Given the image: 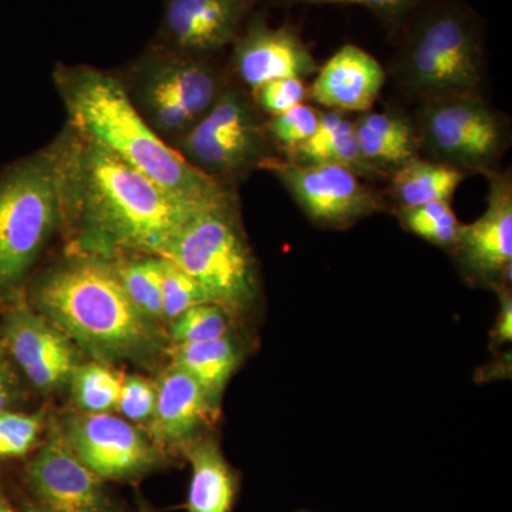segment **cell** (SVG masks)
<instances>
[{
	"mask_svg": "<svg viewBox=\"0 0 512 512\" xmlns=\"http://www.w3.org/2000/svg\"><path fill=\"white\" fill-rule=\"evenodd\" d=\"M56 143L62 163L63 224L76 225L77 242L86 254L110 259L161 256L185 220L201 207L168 194L70 127Z\"/></svg>",
	"mask_w": 512,
	"mask_h": 512,
	"instance_id": "obj_1",
	"label": "cell"
},
{
	"mask_svg": "<svg viewBox=\"0 0 512 512\" xmlns=\"http://www.w3.org/2000/svg\"><path fill=\"white\" fill-rule=\"evenodd\" d=\"M69 126L190 204H211L231 190L201 173L165 143L128 99L119 76L90 66L59 64L53 72Z\"/></svg>",
	"mask_w": 512,
	"mask_h": 512,
	"instance_id": "obj_2",
	"label": "cell"
},
{
	"mask_svg": "<svg viewBox=\"0 0 512 512\" xmlns=\"http://www.w3.org/2000/svg\"><path fill=\"white\" fill-rule=\"evenodd\" d=\"M33 305L80 348L100 362L151 359L161 333L121 285L114 259L73 254L45 272L32 291Z\"/></svg>",
	"mask_w": 512,
	"mask_h": 512,
	"instance_id": "obj_3",
	"label": "cell"
},
{
	"mask_svg": "<svg viewBox=\"0 0 512 512\" xmlns=\"http://www.w3.org/2000/svg\"><path fill=\"white\" fill-rule=\"evenodd\" d=\"M62 224V163L55 141L0 171V299L18 292Z\"/></svg>",
	"mask_w": 512,
	"mask_h": 512,
	"instance_id": "obj_4",
	"label": "cell"
},
{
	"mask_svg": "<svg viewBox=\"0 0 512 512\" xmlns=\"http://www.w3.org/2000/svg\"><path fill=\"white\" fill-rule=\"evenodd\" d=\"M161 258L170 259L197 279L212 302L232 316L254 308L259 295L258 272L234 195L192 212Z\"/></svg>",
	"mask_w": 512,
	"mask_h": 512,
	"instance_id": "obj_5",
	"label": "cell"
},
{
	"mask_svg": "<svg viewBox=\"0 0 512 512\" xmlns=\"http://www.w3.org/2000/svg\"><path fill=\"white\" fill-rule=\"evenodd\" d=\"M128 99L171 147L214 106L227 86L202 56L151 46L119 76Z\"/></svg>",
	"mask_w": 512,
	"mask_h": 512,
	"instance_id": "obj_6",
	"label": "cell"
},
{
	"mask_svg": "<svg viewBox=\"0 0 512 512\" xmlns=\"http://www.w3.org/2000/svg\"><path fill=\"white\" fill-rule=\"evenodd\" d=\"M397 76L407 92L426 100L476 93L483 40L473 13L453 3L421 13L400 52Z\"/></svg>",
	"mask_w": 512,
	"mask_h": 512,
	"instance_id": "obj_7",
	"label": "cell"
},
{
	"mask_svg": "<svg viewBox=\"0 0 512 512\" xmlns=\"http://www.w3.org/2000/svg\"><path fill=\"white\" fill-rule=\"evenodd\" d=\"M201 173L225 185L261 167L268 158V130L247 93L227 83L214 106L173 146Z\"/></svg>",
	"mask_w": 512,
	"mask_h": 512,
	"instance_id": "obj_8",
	"label": "cell"
},
{
	"mask_svg": "<svg viewBox=\"0 0 512 512\" xmlns=\"http://www.w3.org/2000/svg\"><path fill=\"white\" fill-rule=\"evenodd\" d=\"M419 140L437 163L460 171H487L503 151L505 131L476 93L450 94L426 100Z\"/></svg>",
	"mask_w": 512,
	"mask_h": 512,
	"instance_id": "obj_9",
	"label": "cell"
},
{
	"mask_svg": "<svg viewBox=\"0 0 512 512\" xmlns=\"http://www.w3.org/2000/svg\"><path fill=\"white\" fill-rule=\"evenodd\" d=\"M259 168L271 171L303 212L323 227H346L383 208L379 195L340 165L298 164L271 157Z\"/></svg>",
	"mask_w": 512,
	"mask_h": 512,
	"instance_id": "obj_10",
	"label": "cell"
},
{
	"mask_svg": "<svg viewBox=\"0 0 512 512\" xmlns=\"http://www.w3.org/2000/svg\"><path fill=\"white\" fill-rule=\"evenodd\" d=\"M63 439L101 480H133L160 464L161 450L137 427L109 413L74 414Z\"/></svg>",
	"mask_w": 512,
	"mask_h": 512,
	"instance_id": "obj_11",
	"label": "cell"
},
{
	"mask_svg": "<svg viewBox=\"0 0 512 512\" xmlns=\"http://www.w3.org/2000/svg\"><path fill=\"white\" fill-rule=\"evenodd\" d=\"M488 207L470 225H461L454 251L474 281L510 286L512 265V183L510 174L487 173Z\"/></svg>",
	"mask_w": 512,
	"mask_h": 512,
	"instance_id": "obj_12",
	"label": "cell"
},
{
	"mask_svg": "<svg viewBox=\"0 0 512 512\" xmlns=\"http://www.w3.org/2000/svg\"><path fill=\"white\" fill-rule=\"evenodd\" d=\"M3 338L29 382L42 392L62 387L79 366L72 339L26 303L18 302L6 313Z\"/></svg>",
	"mask_w": 512,
	"mask_h": 512,
	"instance_id": "obj_13",
	"label": "cell"
},
{
	"mask_svg": "<svg viewBox=\"0 0 512 512\" xmlns=\"http://www.w3.org/2000/svg\"><path fill=\"white\" fill-rule=\"evenodd\" d=\"M232 69L254 93L274 80H303L318 73L319 67L295 30L272 28L262 16H252L235 40Z\"/></svg>",
	"mask_w": 512,
	"mask_h": 512,
	"instance_id": "obj_14",
	"label": "cell"
},
{
	"mask_svg": "<svg viewBox=\"0 0 512 512\" xmlns=\"http://www.w3.org/2000/svg\"><path fill=\"white\" fill-rule=\"evenodd\" d=\"M28 481L42 507L53 512H111L113 505L103 480L67 446L62 434L53 436L30 461Z\"/></svg>",
	"mask_w": 512,
	"mask_h": 512,
	"instance_id": "obj_15",
	"label": "cell"
},
{
	"mask_svg": "<svg viewBox=\"0 0 512 512\" xmlns=\"http://www.w3.org/2000/svg\"><path fill=\"white\" fill-rule=\"evenodd\" d=\"M255 0H165L161 45L204 56L241 35Z\"/></svg>",
	"mask_w": 512,
	"mask_h": 512,
	"instance_id": "obj_16",
	"label": "cell"
},
{
	"mask_svg": "<svg viewBox=\"0 0 512 512\" xmlns=\"http://www.w3.org/2000/svg\"><path fill=\"white\" fill-rule=\"evenodd\" d=\"M157 400L151 416V441L158 448L185 451L217 420L220 407L184 369L171 365L156 383Z\"/></svg>",
	"mask_w": 512,
	"mask_h": 512,
	"instance_id": "obj_17",
	"label": "cell"
},
{
	"mask_svg": "<svg viewBox=\"0 0 512 512\" xmlns=\"http://www.w3.org/2000/svg\"><path fill=\"white\" fill-rule=\"evenodd\" d=\"M386 74L375 57L355 45L340 47L320 67L311 87V97L328 109L365 111L382 92Z\"/></svg>",
	"mask_w": 512,
	"mask_h": 512,
	"instance_id": "obj_18",
	"label": "cell"
},
{
	"mask_svg": "<svg viewBox=\"0 0 512 512\" xmlns=\"http://www.w3.org/2000/svg\"><path fill=\"white\" fill-rule=\"evenodd\" d=\"M355 123L357 143L370 167L377 173L396 171L417 158L419 133L402 114L393 111H370Z\"/></svg>",
	"mask_w": 512,
	"mask_h": 512,
	"instance_id": "obj_19",
	"label": "cell"
},
{
	"mask_svg": "<svg viewBox=\"0 0 512 512\" xmlns=\"http://www.w3.org/2000/svg\"><path fill=\"white\" fill-rule=\"evenodd\" d=\"M184 453L191 464L188 512H232L238 478L220 446L210 437H201Z\"/></svg>",
	"mask_w": 512,
	"mask_h": 512,
	"instance_id": "obj_20",
	"label": "cell"
},
{
	"mask_svg": "<svg viewBox=\"0 0 512 512\" xmlns=\"http://www.w3.org/2000/svg\"><path fill=\"white\" fill-rule=\"evenodd\" d=\"M288 151V160L298 164H333L357 175H380L370 167L357 143L355 123L340 111H320L319 124L312 137Z\"/></svg>",
	"mask_w": 512,
	"mask_h": 512,
	"instance_id": "obj_21",
	"label": "cell"
},
{
	"mask_svg": "<svg viewBox=\"0 0 512 512\" xmlns=\"http://www.w3.org/2000/svg\"><path fill=\"white\" fill-rule=\"evenodd\" d=\"M241 360L242 350L231 335L211 342L175 345L173 349L174 365L190 373L217 407Z\"/></svg>",
	"mask_w": 512,
	"mask_h": 512,
	"instance_id": "obj_22",
	"label": "cell"
},
{
	"mask_svg": "<svg viewBox=\"0 0 512 512\" xmlns=\"http://www.w3.org/2000/svg\"><path fill=\"white\" fill-rule=\"evenodd\" d=\"M463 180L464 173L457 168L414 158L394 171L392 195L399 208L450 201Z\"/></svg>",
	"mask_w": 512,
	"mask_h": 512,
	"instance_id": "obj_23",
	"label": "cell"
},
{
	"mask_svg": "<svg viewBox=\"0 0 512 512\" xmlns=\"http://www.w3.org/2000/svg\"><path fill=\"white\" fill-rule=\"evenodd\" d=\"M117 275L128 298L150 319L163 318V266L161 256L114 258Z\"/></svg>",
	"mask_w": 512,
	"mask_h": 512,
	"instance_id": "obj_24",
	"label": "cell"
},
{
	"mask_svg": "<svg viewBox=\"0 0 512 512\" xmlns=\"http://www.w3.org/2000/svg\"><path fill=\"white\" fill-rule=\"evenodd\" d=\"M74 403L83 413H109L119 402L121 380L101 363L79 365L70 376Z\"/></svg>",
	"mask_w": 512,
	"mask_h": 512,
	"instance_id": "obj_25",
	"label": "cell"
},
{
	"mask_svg": "<svg viewBox=\"0 0 512 512\" xmlns=\"http://www.w3.org/2000/svg\"><path fill=\"white\" fill-rule=\"evenodd\" d=\"M403 228L431 244L454 248L461 224L450 201L430 202L419 207L399 208L397 211Z\"/></svg>",
	"mask_w": 512,
	"mask_h": 512,
	"instance_id": "obj_26",
	"label": "cell"
},
{
	"mask_svg": "<svg viewBox=\"0 0 512 512\" xmlns=\"http://www.w3.org/2000/svg\"><path fill=\"white\" fill-rule=\"evenodd\" d=\"M234 316L217 303L192 306L171 322L170 339L174 345L211 342L229 335Z\"/></svg>",
	"mask_w": 512,
	"mask_h": 512,
	"instance_id": "obj_27",
	"label": "cell"
},
{
	"mask_svg": "<svg viewBox=\"0 0 512 512\" xmlns=\"http://www.w3.org/2000/svg\"><path fill=\"white\" fill-rule=\"evenodd\" d=\"M163 266V318H175L201 303L212 302L210 293L190 274L170 259L161 258ZM214 303V302H212Z\"/></svg>",
	"mask_w": 512,
	"mask_h": 512,
	"instance_id": "obj_28",
	"label": "cell"
},
{
	"mask_svg": "<svg viewBox=\"0 0 512 512\" xmlns=\"http://www.w3.org/2000/svg\"><path fill=\"white\" fill-rule=\"evenodd\" d=\"M42 427V414L0 413V458L25 456Z\"/></svg>",
	"mask_w": 512,
	"mask_h": 512,
	"instance_id": "obj_29",
	"label": "cell"
},
{
	"mask_svg": "<svg viewBox=\"0 0 512 512\" xmlns=\"http://www.w3.org/2000/svg\"><path fill=\"white\" fill-rule=\"evenodd\" d=\"M319 117L320 111L306 104H298L284 113L272 116L266 124V130L285 150H291L313 136L318 128Z\"/></svg>",
	"mask_w": 512,
	"mask_h": 512,
	"instance_id": "obj_30",
	"label": "cell"
},
{
	"mask_svg": "<svg viewBox=\"0 0 512 512\" xmlns=\"http://www.w3.org/2000/svg\"><path fill=\"white\" fill-rule=\"evenodd\" d=\"M156 400V383L141 376H124L116 409L127 420L147 421L153 416Z\"/></svg>",
	"mask_w": 512,
	"mask_h": 512,
	"instance_id": "obj_31",
	"label": "cell"
},
{
	"mask_svg": "<svg viewBox=\"0 0 512 512\" xmlns=\"http://www.w3.org/2000/svg\"><path fill=\"white\" fill-rule=\"evenodd\" d=\"M276 5H352L362 6L375 13L384 22L396 25L414 9L424 5L427 0H274Z\"/></svg>",
	"mask_w": 512,
	"mask_h": 512,
	"instance_id": "obj_32",
	"label": "cell"
},
{
	"mask_svg": "<svg viewBox=\"0 0 512 512\" xmlns=\"http://www.w3.org/2000/svg\"><path fill=\"white\" fill-rule=\"evenodd\" d=\"M306 96H308V89L301 79L274 80L254 92L258 106L272 116L303 104Z\"/></svg>",
	"mask_w": 512,
	"mask_h": 512,
	"instance_id": "obj_33",
	"label": "cell"
},
{
	"mask_svg": "<svg viewBox=\"0 0 512 512\" xmlns=\"http://www.w3.org/2000/svg\"><path fill=\"white\" fill-rule=\"evenodd\" d=\"M497 292L500 295V313L495 320L491 342L500 346L510 343L512 339V296L510 286H500Z\"/></svg>",
	"mask_w": 512,
	"mask_h": 512,
	"instance_id": "obj_34",
	"label": "cell"
},
{
	"mask_svg": "<svg viewBox=\"0 0 512 512\" xmlns=\"http://www.w3.org/2000/svg\"><path fill=\"white\" fill-rule=\"evenodd\" d=\"M15 392V376L6 363H0V413L6 412V407L12 402Z\"/></svg>",
	"mask_w": 512,
	"mask_h": 512,
	"instance_id": "obj_35",
	"label": "cell"
},
{
	"mask_svg": "<svg viewBox=\"0 0 512 512\" xmlns=\"http://www.w3.org/2000/svg\"><path fill=\"white\" fill-rule=\"evenodd\" d=\"M25 512H53V511H50V510H47V508L45 507H42V505L40 504H26L25 505V510H23Z\"/></svg>",
	"mask_w": 512,
	"mask_h": 512,
	"instance_id": "obj_36",
	"label": "cell"
},
{
	"mask_svg": "<svg viewBox=\"0 0 512 512\" xmlns=\"http://www.w3.org/2000/svg\"><path fill=\"white\" fill-rule=\"evenodd\" d=\"M0 512H15L2 494H0Z\"/></svg>",
	"mask_w": 512,
	"mask_h": 512,
	"instance_id": "obj_37",
	"label": "cell"
},
{
	"mask_svg": "<svg viewBox=\"0 0 512 512\" xmlns=\"http://www.w3.org/2000/svg\"><path fill=\"white\" fill-rule=\"evenodd\" d=\"M2 353H3V349H2V345H0V363H2Z\"/></svg>",
	"mask_w": 512,
	"mask_h": 512,
	"instance_id": "obj_38",
	"label": "cell"
}]
</instances>
